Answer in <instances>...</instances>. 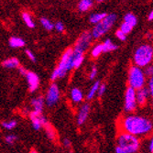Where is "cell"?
Listing matches in <instances>:
<instances>
[{
    "label": "cell",
    "instance_id": "4fadbf2b",
    "mask_svg": "<svg viewBox=\"0 0 153 153\" xmlns=\"http://www.w3.org/2000/svg\"><path fill=\"white\" fill-rule=\"evenodd\" d=\"M91 111V106L88 103H85L81 105L79 108L78 114H77V125L78 126H82L88 119L89 114Z\"/></svg>",
    "mask_w": 153,
    "mask_h": 153
},
{
    "label": "cell",
    "instance_id": "60d3db41",
    "mask_svg": "<svg viewBox=\"0 0 153 153\" xmlns=\"http://www.w3.org/2000/svg\"><path fill=\"white\" fill-rule=\"evenodd\" d=\"M116 153H128V152L125 151L124 149H122L121 148H119L118 146H117V148H116Z\"/></svg>",
    "mask_w": 153,
    "mask_h": 153
},
{
    "label": "cell",
    "instance_id": "3957f363",
    "mask_svg": "<svg viewBox=\"0 0 153 153\" xmlns=\"http://www.w3.org/2000/svg\"><path fill=\"white\" fill-rule=\"evenodd\" d=\"M134 65L140 68H146L153 62V47L150 44H141L133 54Z\"/></svg>",
    "mask_w": 153,
    "mask_h": 153
},
{
    "label": "cell",
    "instance_id": "836d02e7",
    "mask_svg": "<svg viewBox=\"0 0 153 153\" xmlns=\"http://www.w3.org/2000/svg\"><path fill=\"white\" fill-rule=\"evenodd\" d=\"M97 75V68L95 65H94L91 69V71L89 73V79L90 80H94Z\"/></svg>",
    "mask_w": 153,
    "mask_h": 153
},
{
    "label": "cell",
    "instance_id": "ffe728a7",
    "mask_svg": "<svg viewBox=\"0 0 153 153\" xmlns=\"http://www.w3.org/2000/svg\"><path fill=\"white\" fill-rule=\"evenodd\" d=\"M9 46L14 49H18V48H22L25 45V41L24 39L19 38V37H11L8 40Z\"/></svg>",
    "mask_w": 153,
    "mask_h": 153
},
{
    "label": "cell",
    "instance_id": "52a82bcc",
    "mask_svg": "<svg viewBox=\"0 0 153 153\" xmlns=\"http://www.w3.org/2000/svg\"><path fill=\"white\" fill-rule=\"evenodd\" d=\"M137 107L136 99V90L128 87L124 96V111L128 114H133Z\"/></svg>",
    "mask_w": 153,
    "mask_h": 153
},
{
    "label": "cell",
    "instance_id": "d4e9b609",
    "mask_svg": "<svg viewBox=\"0 0 153 153\" xmlns=\"http://www.w3.org/2000/svg\"><path fill=\"white\" fill-rule=\"evenodd\" d=\"M22 19L24 20V22L26 23V25L30 27V29H33V27H35V23L31 18V16L30 15L29 13L27 12H23L22 13Z\"/></svg>",
    "mask_w": 153,
    "mask_h": 153
},
{
    "label": "cell",
    "instance_id": "f546056e",
    "mask_svg": "<svg viewBox=\"0 0 153 153\" xmlns=\"http://www.w3.org/2000/svg\"><path fill=\"white\" fill-rule=\"evenodd\" d=\"M148 89L149 91V95H150V105L151 108L153 109V77L149 78L148 81Z\"/></svg>",
    "mask_w": 153,
    "mask_h": 153
},
{
    "label": "cell",
    "instance_id": "7a4b0ae2",
    "mask_svg": "<svg viewBox=\"0 0 153 153\" xmlns=\"http://www.w3.org/2000/svg\"><path fill=\"white\" fill-rule=\"evenodd\" d=\"M73 69V49L69 48L64 51L57 67L51 73V80L56 81L58 79H62Z\"/></svg>",
    "mask_w": 153,
    "mask_h": 153
},
{
    "label": "cell",
    "instance_id": "cb8c5ba5",
    "mask_svg": "<svg viewBox=\"0 0 153 153\" xmlns=\"http://www.w3.org/2000/svg\"><path fill=\"white\" fill-rule=\"evenodd\" d=\"M123 22L128 23V24H129L130 26H132L134 27L137 23V17L134 15V14L128 13V14H126V15L124 16V21Z\"/></svg>",
    "mask_w": 153,
    "mask_h": 153
},
{
    "label": "cell",
    "instance_id": "6da1fadb",
    "mask_svg": "<svg viewBox=\"0 0 153 153\" xmlns=\"http://www.w3.org/2000/svg\"><path fill=\"white\" fill-rule=\"evenodd\" d=\"M117 126L120 132H126L140 138L149 137L153 133V120L141 115L125 116L119 119Z\"/></svg>",
    "mask_w": 153,
    "mask_h": 153
},
{
    "label": "cell",
    "instance_id": "8992f818",
    "mask_svg": "<svg viewBox=\"0 0 153 153\" xmlns=\"http://www.w3.org/2000/svg\"><path fill=\"white\" fill-rule=\"evenodd\" d=\"M117 19V16L116 14H107V16L99 23L95 24L94 27L93 29L91 34L93 39H99L105 34H106L114 26Z\"/></svg>",
    "mask_w": 153,
    "mask_h": 153
},
{
    "label": "cell",
    "instance_id": "7bdbcfd3",
    "mask_svg": "<svg viewBox=\"0 0 153 153\" xmlns=\"http://www.w3.org/2000/svg\"><path fill=\"white\" fill-rule=\"evenodd\" d=\"M96 1H97V2H98V3H101V2L105 1V0H96Z\"/></svg>",
    "mask_w": 153,
    "mask_h": 153
},
{
    "label": "cell",
    "instance_id": "8fae6325",
    "mask_svg": "<svg viewBox=\"0 0 153 153\" xmlns=\"http://www.w3.org/2000/svg\"><path fill=\"white\" fill-rule=\"evenodd\" d=\"M136 99H137V106L140 107H145L149 100L150 99V95H149V91L148 87H143L140 90L136 91Z\"/></svg>",
    "mask_w": 153,
    "mask_h": 153
},
{
    "label": "cell",
    "instance_id": "2e32d148",
    "mask_svg": "<svg viewBox=\"0 0 153 153\" xmlns=\"http://www.w3.org/2000/svg\"><path fill=\"white\" fill-rule=\"evenodd\" d=\"M85 61V54L76 52L73 49V67L74 69H78L83 63Z\"/></svg>",
    "mask_w": 153,
    "mask_h": 153
},
{
    "label": "cell",
    "instance_id": "ba28073f",
    "mask_svg": "<svg viewBox=\"0 0 153 153\" xmlns=\"http://www.w3.org/2000/svg\"><path fill=\"white\" fill-rule=\"evenodd\" d=\"M92 34L89 31H85L82 32L80 37L78 38V39L76 40L75 45L74 47V51L76 52H80L85 54V52L89 49L91 42H92Z\"/></svg>",
    "mask_w": 153,
    "mask_h": 153
},
{
    "label": "cell",
    "instance_id": "f6af8a7d",
    "mask_svg": "<svg viewBox=\"0 0 153 153\" xmlns=\"http://www.w3.org/2000/svg\"><path fill=\"white\" fill-rule=\"evenodd\" d=\"M70 153H73V151H70Z\"/></svg>",
    "mask_w": 153,
    "mask_h": 153
},
{
    "label": "cell",
    "instance_id": "ac0fdd59",
    "mask_svg": "<svg viewBox=\"0 0 153 153\" xmlns=\"http://www.w3.org/2000/svg\"><path fill=\"white\" fill-rule=\"evenodd\" d=\"M100 82L99 81H96V82H94V83H93V85L90 87V89H89V91H88V93H87V94H86V100H88V101H91V100H93L94 97H95V95H97V91H98V88H99V86H100Z\"/></svg>",
    "mask_w": 153,
    "mask_h": 153
},
{
    "label": "cell",
    "instance_id": "d6986e66",
    "mask_svg": "<svg viewBox=\"0 0 153 153\" xmlns=\"http://www.w3.org/2000/svg\"><path fill=\"white\" fill-rule=\"evenodd\" d=\"M102 47H103V53L114 51L117 50V48H118V46L116 45L113 41L109 39H107L104 41V42L102 43Z\"/></svg>",
    "mask_w": 153,
    "mask_h": 153
},
{
    "label": "cell",
    "instance_id": "4dcf8cb0",
    "mask_svg": "<svg viewBox=\"0 0 153 153\" xmlns=\"http://www.w3.org/2000/svg\"><path fill=\"white\" fill-rule=\"evenodd\" d=\"M17 138H18V137H17L16 135L9 134V135H7V136L5 137V141H6V143L8 144V145H13L14 143L16 142Z\"/></svg>",
    "mask_w": 153,
    "mask_h": 153
},
{
    "label": "cell",
    "instance_id": "277c9868",
    "mask_svg": "<svg viewBox=\"0 0 153 153\" xmlns=\"http://www.w3.org/2000/svg\"><path fill=\"white\" fill-rule=\"evenodd\" d=\"M117 146L128 153H137L141 147L140 137L126 132H118L117 137Z\"/></svg>",
    "mask_w": 153,
    "mask_h": 153
},
{
    "label": "cell",
    "instance_id": "9c48e42d",
    "mask_svg": "<svg viewBox=\"0 0 153 153\" xmlns=\"http://www.w3.org/2000/svg\"><path fill=\"white\" fill-rule=\"evenodd\" d=\"M60 97H61V92H60L59 86L56 83H51L47 90L45 98H44L45 105H47L50 107L55 105L60 101Z\"/></svg>",
    "mask_w": 153,
    "mask_h": 153
},
{
    "label": "cell",
    "instance_id": "5b68a950",
    "mask_svg": "<svg viewBox=\"0 0 153 153\" xmlns=\"http://www.w3.org/2000/svg\"><path fill=\"white\" fill-rule=\"evenodd\" d=\"M128 87H131L136 91L145 87L147 83V76L143 69L136 65H131L128 69Z\"/></svg>",
    "mask_w": 153,
    "mask_h": 153
},
{
    "label": "cell",
    "instance_id": "9a60e30c",
    "mask_svg": "<svg viewBox=\"0 0 153 153\" xmlns=\"http://www.w3.org/2000/svg\"><path fill=\"white\" fill-rule=\"evenodd\" d=\"M70 96H71V99L74 103L75 104H79L81 102H82L85 96H83V93L81 89L77 88V87H74L71 90L70 93Z\"/></svg>",
    "mask_w": 153,
    "mask_h": 153
},
{
    "label": "cell",
    "instance_id": "d590c367",
    "mask_svg": "<svg viewBox=\"0 0 153 153\" xmlns=\"http://www.w3.org/2000/svg\"><path fill=\"white\" fill-rule=\"evenodd\" d=\"M26 55H27V57L29 58L31 62H35L36 61H37V59H36V56L34 55V53L30 51V50H26Z\"/></svg>",
    "mask_w": 153,
    "mask_h": 153
},
{
    "label": "cell",
    "instance_id": "ee69618b",
    "mask_svg": "<svg viewBox=\"0 0 153 153\" xmlns=\"http://www.w3.org/2000/svg\"><path fill=\"white\" fill-rule=\"evenodd\" d=\"M30 153H38V152H37L36 150H31V151H30Z\"/></svg>",
    "mask_w": 153,
    "mask_h": 153
},
{
    "label": "cell",
    "instance_id": "30bf717a",
    "mask_svg": "<svg viewBox=\"0 0 153 153\" xmlns=\"http://www.w3.org/2000/svg\"><path fill=\"white\" fill-rule=\"evenodd\" d=\"M30 119L31 122V126L34 130L39 131L44 127V125L48 122L45 116L40 113V112H36V111H30Z\"/></svg>",
    "mask_w": 153,
    "mask_h": 153
},
{
    "label": "cell",
    "instance_id": "e0dca14e",
    "mask_svg": "<svg viewBox=\"0 0 153 153\" xmlns=\"http://www.w3.org/2000/svg\"><path fill=\"white\" fill-rule=\"evenodd\" d=\"M2 65L4 68H7V69H16V68H19L20 63H19V61L18 58L16 57H11V58H8L7 60H5L3 62H2Z\"/></svg>",
    "mask_w": 153,
    "mask_h": 153
},
{
    "label": "cell",
    "instance_id": "b9f144b4",
    "mask_svg": "<svg viewBox=\"0 0 153 153\" xmlns=\"http://www.w3.org/2000/svg\"><path fill=\"white\" fill-rule=\"evenodd\" d=\"M148 19L149 20H153V10L149 12V16H148Z\"/></svg>",
    "mask_w": 153,
    "mask_h": 153
},
{
    "label": "cell",
    "instance_id": "7402d4cb",
    "mask_svg": "<svg viewBox=\"0 0 153 153\" xmlns=\"http://www.w3.org/2000/svg\"><path fill=\"white\" fill-rule=\"evenodd\" d=\"M94 0H80L78 4V8L81 12H85L91 8Z\"/></svg>",
    "mask_w": 153,
    "mask_h": 153
},
{
    "label": "cell",
    "instance_id": "f35d334b",
    "mask_svg": "<svg viewBox=\"0 0 153 153\" xmlns=\"http://www.w3.org/2000/svg\"><path fill=\"white\" fill-rule=\"evenodd\" d=\"M71 145H72L71 140H69V138H64V140H63V146L66 147V148H70Z\"/></svg>",
    "mask_w": 153,
    "mask_h": 153
},
{
    "label": "cell",
    "instance_id": "4316f807",
    "mask_svg": "<svg viewBox=\"0 0 153 153\" xmlns=\"http://www.w3.org/2000/svg\"><path fill=\"white\" fill-rule=\"evenodd\" d=\"M1 125L5 129L12 130L17 127L18 122H17V120H7V121H3L1 123Z\"/></svg>",
    "mask_w": 153,
    "mask_h": 153
},
{
    "label": "cell",
    "instance_id": "7c38bea8",
    "mask_svg": "<svg viewBox=\"0 0 153 153\" xmlns=\"http://www.w3.org/2000/svg\"><path fill=\"white\" fill-rule=\"evenodd\" d=\"M25 77H26V80L27 82V86H29L30 92V93L36 92L39 87V82H40L39 75L37 74H35L34 72L27 71Z\"/></svg>",
    "mask_w": 153,
    "mask_h": 153
},
{
    "label": "cell",
    "instance_id": "1f68e13d",
    "mask_svg": "<svg viewBox=\"0 0 153 153\" xmlns=\"http://www.w3.org/2000/svg\"><path fill=\"white\" fill-rule=\"evenodd\" d=\"M144 73L147 77H149V78L153 77V63H151L150 65H149L145 68Z\"/></svg>",
    "mask_w": 153,
    "mask_h": 153
},
{
    "label": "cell",
    "instance_id": "74e56055",
    "mask_svg": "<svg viewBox=\"0 0 153 153\" xmlns=\"http://www.w3.org/2000/svg\"><path fill=\"white\" fill-rule=\"evenodd\" d=\"M54 29L59 32H62L64 30V25L61 21H58L56 24L54 25Z\"/></svg>",
    "mask_w": 153,
    "mask_h": 153
},
{
    "label": "cell",
    "instance_id": "d6a6232c",
    "mask_svg": "<svg viewBox=\"0 0 153 153\" xmlns=\"http://www.w3.org/2000/svg\"><path fill=\"white\" fill-rule=\"evenodd\" d=\"M106 91V85H105V83H100V86L98 88V91H97V95H98L99 97L103 96L105 94Z\"/></svg>",
    "mask_w": 153,
    "mask_h": 153
},
{
    "label": "cell",
    "instance_id": "44dd1931",
    "mask_svg": "<svg viewBox=\"0 0 153 153\" xmlns=\"http://www.w3.org/2000/svg\"><path fill=\"white\" fill-rule=\"evenodd\" d=\"M43 128H44V130H45V132H46L48 137L50 138L51 140H54L55 138H56V137H57V133H56V131H55L54 128L51 126V125L49 122H47V123L44 125V127H43Z\"/></svg>",
    "mask_w": 153,
    "mask_h": 153
},
{
    "label": "cell",
    "instance_id": "484cf974",
    "mask_svg": "<svg viewBox=\"0 0 153 153\" xmlns=\"http://www.w3.org/2000/svg\"><path fill=\"white\" fill-rule=\"evenodd\" d=\"M103 53V47H102V43L100 44H97L95 46H94V48L92 49L91 51V55H92V57L96 59V58H98L100 55Z\"/></svg>",
    "mask_w": 153,
    "mask_h": 153
},
{
    "label": "cell",
    "instance_id": "f1b7e54d",
    "mask_svg": "<svg viewBox=\"0 0 153 153\" xmlns=\"http://www.w3.org/2000/svg\"><path fill=\"white\" fill-rule=\"evenodd\" d=\"M133 29H134V27H133L132 26H130L129 24L123 22V23L120 25V29H119V30H120L123 33H125L126 35H128V34H129V33L132 31Z\"/></svg>",
    "mask_w": 153,
    "mask_h": 153
},
{
    "label": "cell",
    "instance_id": "5bb4252c",
    "mask_svg": "<svg viewBox=\"0 0 153 153\" xmlns=\"http://www.w3.org/2000/svg\"><path fill=\"white\" fill-rule=\"evenodd\" d=\"M30 105L33 108V111L42 113L43 108H44V105H45L44 98L42 96H37V97H35V98L31 99Z\"/></svg>",
    "mask_w": 153,
    "mask_h": 153
},
{
    "label": "cell",
    "instance_id": "83f0119b",
    "mask_svg": "<svg viewBox=\"0 0 153 153\" xmlns=\"http://www.w3.org/2000/svg\"><path fill=\"white\" fill-rule=\"evenodd\" d=\"M40 23L43 26V27L47 30H52L54 29V25L51 23V21H50L48 19L46 18H41L40 19Z\"/></svg>",
    "mask_w": 153,
    "mask_h": 153
},
{
    "label": "cell",
    "instance_id": "603a6c76",
    "mask_svg": "<svg viewBox=\"0 0 153 153\" xmlns=\"http://www.w3.org/2000/svg\"><path fill=\"white\" fill-rule=\"evenodd\" d=\"M107 16L106 13H95V14H92L89 18V20L91 23L93 24H97L100 21H102L105 17Z\"/></svg>",
    "mask_w": 153,
    "mask_h": 153
},
{
    "label": "cell",
    "instance_id": "e575fe53",
    "mask_svg": "<svg viewBox=\"0 0 153 153\" xmlns=\"http://www.w3.org/2000/svg\"><path fill=\"white\" fill-rule=\"evenodd\" d=\"M116 36H117V38L119 39V40H121V41H125L127 39V35L125 34V33H123L120 30H117V31H116Z\"/></svg>",
    "mask_w": 153,
    "mask_h": 153
},
{
    "label": "cell",
    "instance_id": "ab89813d",
    "mask_svg": "<svg viewBox=\"0 0 153 153\" xmlns=\"http://www.w3.org/2000/svg\"><path fill=\"white\" fill-rule=\"evenodd\" d=\"M19 74H20L21 75L25 76V75L27 74V69H25L24 67L19 66Z\"/></svg>",
    "mask_w": 153,
    "mask_h": 153
},
{
    "label": "cell",
    "instance_id": "8d00e7d4",
    "mask_svg": "<svg viewBox=\"0 0 153 153\" xmlns=\"http://www.w3.org/2000/svg\"><path fill=\"white\" fill-rule=\"evenodd\" d=\"M148 150L149 153H153V133L149 136L148 141Z\"/></svg>",
    "mask_w": 153,
    "mask_h": 153
}]
</instances>
